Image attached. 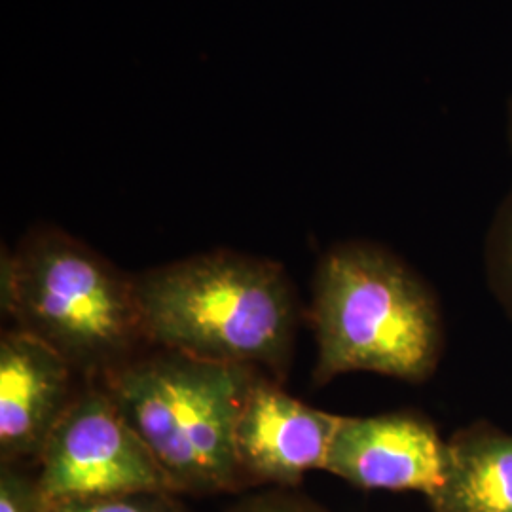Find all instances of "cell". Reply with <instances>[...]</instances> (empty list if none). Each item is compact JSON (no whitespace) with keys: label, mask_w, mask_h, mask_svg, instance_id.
Listing matches in <instances>:
<instances>
[{"label":"cell","mask_w":512,"mask_h":512,"mask_svg":"<svg viewBox=\"0 0 512 512\" xmlns=\"http://www.w3.org/2000/svg\"><path fill=\"white\" fill-rule=\"evenodd\" d=\"M71 365L18 329L0 338V461L29 465L42 456L73 404Z\"/></svg>","instance_id":"8"},{"label":"cell","mask_w":512,"mask_h":512,"mask_svg":"<svg viewBox=\"0 0 512 512\" xmlns=\"http://www.w3.org/2000/svg\"><path fill=\"white\" fill-rule=\"evenodd\" d=\"M431 512H512V433L475 420L448 439L439 490Z\"/></svg>","instance_id":"9"},{"label":"cell","mask_w":512,"mask_h":512,"mask_svg":"<svg viewBox=\"0 0 512 512\" xmlns=\"http://www.w3.org/2000/svg\"><path fill=\"white\" fill-rule=\"evenodd\" d=\"M37 475L25 465L0 461V512H50Z\"/></svg>","instance_id":"12"},{"label":"cell","mask_w":512,"mask_h":512,"mask_svg":"<svg viewBox=\"0 0 512 512\" xmlns=\"http://www.w3.org/2000/svg\"><path fill=\"white\" fill-rule=\"evenodd\" d=\"M50 512H186L179 494L135 492L52 503Z\"/></svg>","instance_id":"11"},{"label":"cell","mask_w":512,"mask_h":512,"mask_svg":"<svg viewBox=\"0 0 512 512\" xmlns=\"http://www.w3.org/2000/svg\"><path fill=\"white\" fill-rule=\"evenodd\" d=\"M340 420L298 401L272 376L258 374L234 427V450L247 486L294 490L306 473L323 471Z\"/></svg>","instance_id":"7"},{"label":"cell","mask_w":512,"mask_h":512,"mask_svg":"<svg viewBox=\"0 0 512 512\" xmlns=\"http://www.w3.org/2000/svg\"><path fill=\"white\" fill-rule=\"evenodd\" d=\"M50 503L135 492H173L145 442L99 384L76 393L37 463ZM175 494V492H173Z\"/></svg>","instance_id":"5"},{"label":"cell","mask_w":512,"mask_h":512,"mask_svg":"<svg viewBox=\"0 0 512 512\" xmlns=\"http://www.w3.org/2000/svg\"><path fill=\"white\" fill-rule=\"evenodd\" d=\"M2 311L99 382L148 344L133 277L57 226H37L0 262Z\"/></svg>","instance_id":"3"},{"label":"cell","mask_w":512,"mask_h":512,"mask_svg":"<svg viewBox=\"0 0 512 512\" xmlns=\"http://www.w3.org/2000/svg\"><path fill=\"white\" fill-rule=\"evenodd\" d=\"M133 283L148 344L285 380L300 306L281 264L219 249L133 275Z\"/></svg>","instance_id":"2"},{"label":"cell","mask_w":512,"mask_h":512,"mask_svg":"<svg viewBox=\"0 0 512 512\" xmlns=\"http://www.w3.org/2000/svg\"><path fill=\"white\" fill-rule=\"evenodd\" d=\"M234 512H334L296 490H266L245 497Z\"/></svg>","instance_id":"13"},{"label":"cell","mask_w":512,"mask_h":512,"mask_svg":"<svg viewBox=\"0 0 512 512\" xmlns=\"http://www.w3.org/2000/svg\"><path fill=\"white\" fill-rule=\"evenodd\" d=\"M446 448L448 440L420 410L342 416L323 471L366 492L431 497L444 480Z\"/></svg>","instance_id":"6"},{"label":"cell","mask_w":512,"mask_h":512,"mask_svg":"<svg viewBox=\"0 0 512 512\" xmlns=\"http://www.w3.org/2000/svg\"><path fill=\"white\" fill-rule=\"evenodd\" d=\"M505 133H507V143H509V148H511L512 154V95L511 99H509V105H507V124H505Z\"/></svg>","instance_id":"14"},{"label":"cell","mask_w":512,"mask_h":512,"mask_svg":"<svg viewBox=\"0 0 512 512\" xmlns=\"http://www.w3.org/2000/svg\"><path fill=\"white\" fill-rule=\"evenodd\" d=\"M260 370L156 348L99 382L145 442L175 494L217 495L247 486L234 450L243 399Z\"/></svg>","instance_id":"4"},{"label":"cell","mask_w":512,"mask_h":512,"mask_svg":"<svg viewBox=\"0 0 512 512\" xmlns=\"http://www.w3.org/2000/svg\"><path fill=\"white\" fill-rule=\"evenodd\" d=\"M482 258L490 294L512 325V186L495 209Z\"/></svg>","instance_id":"10"},{"label":"cell","mask_w":512,"mask_h":512,"mask_svg":"<svg viewBox=\"0 0 512 512\" xmlns=\"http://www.w3.org/2000/svg\"><path fill=\"white\" fill-rule=\"evenodd\" d=\"M317 361L311 382L370 372L425 384L446 351L439 296L382 243L349 239L319 258L311 285Z\"/></svg>","instance_id":"1"}]
</instances>
